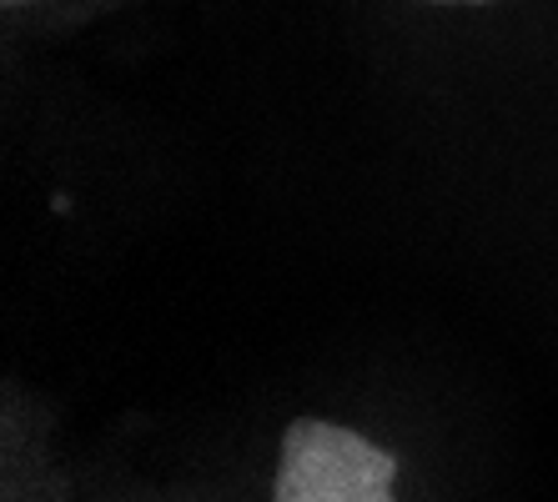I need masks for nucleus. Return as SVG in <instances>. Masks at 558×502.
Listing matches in <instances>:
<instances>
[{"instance_id": "1", "label": "nucleus", "mask_w": 558, "mask_h": 502, "mask_svg": "<svg viewBox=\"0 0 558 502\" xmlns=\"http://www.w3.org/2000/svg\"><path fill=\"white\" fill-rule=\"evenodd\" d=\"M392 477L398 463L383 448L338 423L302 417L282 438L272 502H392Z\"/></svg>"}, {"instance_id": "2", "label": "nucleus", "mask_w": 558, "mask_h": 502, "mask_svg": "<svg viewBox=\"0 0 558 502\" xmlns=\"http://www.w3.org/2000/svg\"><path fill=\"white\" fill-rule=\"evenodd\" d=\"M438 5H483V0H438Z\"/></svg>"}, {"instance_id": "3", "label": "nucleus", "mask_w": 558, "mask_h": 502, "mask_svg": "<svg viewBox=\"0 0 558 502\" xmlns=\"http://www.w3.org/2000/svg\"><path fill=\"white\" fill-rule=\"evenodd\" d=\"M5 5H31V0H5Z\"/></svg>"}]
</instances>
